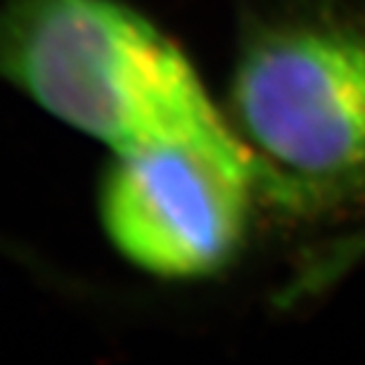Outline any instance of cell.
<instances>
[{
  "label": "cell",
  "mask_w": 365,
  "mask_h": 365,
  "mask_svg": "<svg viewBox=\"0 0 365 365\" xmlns=\"http://www.w3.org/2000/svg\"><path fill=\"white\" fill-rule=\"evenodd\" d=\"M225 116L259 200L292 221L365 211V10L280 0L240 26Z\"/></svg>",
  "instance_id": "cell-1"
},
{
  "label": "cell",
  "mask_w": 365,
  "mask_h": 365,
  "mask_svg": "<svg viewBox=\"0 0 365 365\" xmlns=\"http://www.w3.org/2000/svg\"><path fill=\"white\" fill-rule=\"evenodd\" d=\"M0 81L112 152L232 130L182 48L121 0H3Z\"/></svg>",
  "instance_id": "cell-2"
},
{
  "label": "cell",
  "mask_w": 365,
  "mask_h": 365,
  "mask_svg": "<svg viewBox=\"0 0 365 365\" xmlns=\"http://www.w3.org/2000/svg\"><path fill=\"white\" fill-rule=\"evenodd\" d=\"M261 204L252 159L228 133L112 152L100 180V223L138 271L204 280L240 257Z\"/></svg>",
  "instance_id": "cell-3"
}]
</instances>
